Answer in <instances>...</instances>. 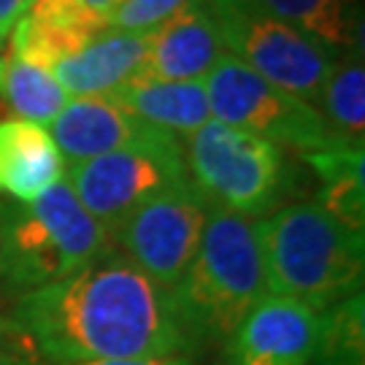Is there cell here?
<instances>
[{
	"mask_svg": "<svg viewBox=\"0 0 365 365\" xmlns=\"http://www.w3.org/2000/svg\"><path fill=\"white\" fill-rule=\"evenodd\" d=\"M257 241L268 295L325 312L363 292V233L330 217L314 200L284 203L257 220Z\"/></svg>",
	"mask_w": 365,
	"mask_h": 365,
	"instance_id": "cell-3",
	"label": "cell"
},
{
	"mask_svg": "<svg viewBox=\"0 0 365 365\" xmlns=\"http://www.w3.org/2000/svg\"><path fill=\"white\" fill-rule=\"evenodd\" d=\"M0 103L16 119L46 125L66 108L68 95L49 71L0 52Z\"/></svg>",
	"mask_w": 365,
	"mask_h": 365,
	"instance_id": "cell-19",
	"label": "cell"
},
{
	"mask_svg": "<svg viewBox=\"0 0 365 365\" xmlns=\"http://www.w3.org/2000/svg\"><path fill=\"white\" fill-rule=\"evenodd\" d=\"M187 176L209 206L247 220H262L287 203L295 165L282 146L209 119L182 144Z\"/></svg>",
	"mask_w": 365,
	"mask_h": 365,
	"instance_id": "cell-5",
	"label": "cell"
},
{
	"mask_svg": "<svg viewBox=\"0 0 365 365\" xmlns=\"http://www.w3.org/2000/svg\"><path fill=\"white\" fill-rule=\"evenodd\" d=\"M209 211L192 182L179 184L133 211L111 233V247L170 292L195 257Z\"/></svg>",
	"mask_w": 365,
	"mask_h": 365,
	"instance_id": "cell-9",
	"label": "cell"
},
{
	"mask_svg": "<svg viewBox=\"0 0 365 365\" xmlns=\"http://www.w3.org/2000/svg\"><path fill=\"white\" fill-rule=\"evenodd\" d=\"M303 163L314 170L319 192L317 206L352 227L365 230V192H363V144H336L319 152H306Z\"/></svg>",
	"mask_w": 365,
	"mask_h": 365,
	"instance_id": "cell-17",
	"label": "cell"
},
{
	"mask_svg": "<svg viewBox=\"0 0 365 365\" xmlns=\"http://www.w3.org/2000/svg\"><path fill=\"white\" fill-rule=\"evenodd\" d=\"M317 111L341 141L363 144L365 133V66L363 52H341L330 71Z\"/></svg>",
	"mask_w": 365,
	"mask_h": 365,
	"instance_id": "cell-20",
	"label": "cell"
},
{
	"mask_svg": "<svg viewBox=\"0 0 365 365\" xmlns=\"http://www.w3.org/2000/svg\"><path fill=\"white\" fill-rule=\"evenodd\" d=\"M187 3L190 0H119L108 11L106 22L114 30H155Z\"/></svg>",
	"mask_w": 365,
	"mask_h": 365,
	"instance_id": "cell-22",
	"label": "cell"
},
{
	"mask_svg": "<svg viewBox=\"0 0 365 365\" xmlns=\"http://www.w3.org/2000/svg\"><path fill=\"white\" fill-rule=\"evenodd\" d=\"M117 3H119V0H117Z\"/></svg>",
	"mask_w": 365,
	"mask_h": 365,
	"instance_id": "cell-28",
	"label": "cell"
},
{
	"mask_svg": "<svg viewBox=\"0 0 365 365\" xmlns=\"http://www.w3.org/2000/svg\"><path fill=\"white\" fill-rule=\"evenodd\" d=\"M66 179L52 133L27 119H0V195L30 203Z\"/></svg>",
	"mask_w": 365,
	"mask_h": 365,
	"instance_id": "cell-15",
	"label": "cell"
},
{
	"mask_svg": "<svg viewBox=\"0 0 365 365\" xmlns=\"http://www.w3.org/2000/svg\"><path fill=\"white\" fill-rule=\"evenodd\" d=\"M268 295L257 220L211 206L200 244L182 282L170 289L190 352L225 346L249 309Z\"/></svg>",
	"mask_w": 365,
	"mask_h": 365,
	"instance_id": "cell-2",
	"label": "cell"
},
{
	"mask_svg": "<svg viewBox=\"0 0 365 365\" xmlns=\"http://www.w3.org/2000/svg\"><path fill=\"white\" fill-rule=\"evenodd\" d=\"M87 9H92L95 14H101V16H108V11L114 9V3L117 0H81Z\"/></svg>",
	"mask_w": 365,
	"mask_h": 365,
	"instance_id": "cell-26",
	"label": "cell"
},
{
	"mask_svg": "<svg viewBox=\"0 0 365 365\" xmlns=\"http://www.w3.org/2000/svg\"><path fill=\"white\" fill-rule=\"evenodd\" d=\"M108 247L66 179L30 203L0 206V282L14 298L63 282Z\"/></svg>",
	"mask_w": 365,
	"mask_h": 365,
	"instance_id": "cell-4",
	"label": "cell"
},
{
	"mask_svg": "<svg viewBox=\"0 0 365 365\" xmlns=\"http://www.w3.org/2000/svg\"><path fill=\"white\" fill-rule=\"evenodd\" d=\"M73 365H195L192 354H165V357H117V360H90Z\"/></svg>",
	"mask_w": 365,
	"mask_h": 365,
	"instance_id": "cell-24",
	"label": "cell"
},
{
	"mask_svg": "<svg viewBox=\"0 0 365 365\" xmlns=\"http://www.w3.org/2000/svg\"><path fill=\"white\" fill-rule=\"evenodd\" d=\"M36 0H0V36L6 38L14 30V25L30 11Z\"/></svg>",
	"mask_w": 365,
	"mask_h": 365,
	"instance_id": "cell-25",
	"label": "cell"
},
{
	"mask_svg": "<svg viewBox=\"0 0 365 365\" xmlns=\"http://www.w3.org/2000/svg\"><path fill=\"white\" fill-rule=\"evenodd\" d=\"M322 312L279 295L257 300L225 344L233 365H314Z\"/></svg>",
	"mask_w": 365,
	"mask_h": 365,
	"instance_id": "cell-10",
	"label": "cell"
},
{
	"mask_svg": "<svg viewBox=\"0 0 365 365\" xmlns=\"http://www.w3.org/2000/svg\"><path fill=\"white\" fill-rule=\"evenodd\" d=\"M365 319L363 292L339 300L322 312V333L314 365H363Z\"/></svg>",
	"mask_w": 365,
	"mask_h": 365,
	"instance_id": "cell-21",
	"label": "cell"
},
{
	"mask_svg": "<svg viewBox=\"0 0 365 365\" xmlns=\"http://www.w3.org/2000/svg\"><path fill=\"white\" fill-rule=\"evenodd\" d=\"M108 98L130 111L133 117L176 138H187L211 119V103L203 81L130 78L108 92Z\"/></svg>",
	"mask_w": 365,
	"mask_h": 365,
	"instance_id": "cell-16",
	"label": "cell"
},
{
	"mask_svg": "<svg viewBox=\"0 0 365 365\" xmlns=\"http://www.w3.org/2000/svg\"><path fill=\"white\" fill-rule=\"evenodd\" d=\"M52 138L66 165H76L108 152L165 141L170 133L133 117L108 95H95L68 101L52 122Z\"/></svg>",
	"mask_w": 365,
	"mask_h": 365,
	"instance_id": "cell-11",
	"label": "cell"
},
{
	"mask_svg": "<svg viewBox=\"0 0 365 365\" xmlns=\"http://www.w3.org/2000/svg\"><path fill=\"white\" fill-rule=\"evenodd\" d=\"M276 19L322 41L339 52H363V14L360 0H257Z\"/></svg>",
	"mask_w": 365,
	"mask_h": 365,
	"instance_id": "cell-18",
	"label": "cell"
},
{
	"mask_svg": "<svg viewBox=\"0 0 365 365\" xmlns=\"http://www.w3.org/2000/svg\"><path fill=\"white\" fill-rule=\"evenodd\" d=\"M103 30H108L106 16L87 9L81 0H36L14 25L11 54L22 63L52 71Z\"/></svg>",
	"mask_w": 365,
	"mask_h": 365,
	"instance_id": "cell-13",
	"label": "cell"
},
{
	"mask_svg": "<svg viewBox=\"0 0 365 365\" xmlns=\"http://www.w3.org/2000/svg\"><path fill=\"white\" fill-rule=\"evenodd\" d=\"M0 365H33L6 317H0Z\"/></svg>",
	"mask_w": 365,
	"mask_h": 365,
	"instance_id": "cell-23",
	"label": "cell"
},
{
	"mask_svg": "<svg viewBox=\"0 0 365 365\" xmlns=\"http://www.w3.org/2000/svg\"><path fill=\"white\" fill-rule=\"evenodd\" d=\"M149 43H152V30L135 33V30L108 27L87 46L60 60L49 73L57 78L66 95L73 98L108 95L144 68Z\"/></svg>",
	"mask_w": 365,
	"mask_h": 365,
	"instance_id": "cell-14",
	"label": "cell"
},
{
	"mask_svg": "<svg viewBox=\"0 0 365 365\" xmlns=\"http://www.w3.org/2000/svg\"><path fill=\"white\" fill-rule=\"evenodd\" d=\"M66 182L111 241V233L138 206L165 190L187 184L190 176L184 165L182 138L170 135L157 144L130 146L66 165Z\"/></svg>",
	"mask_w": 365,
	"mask_h": 365,
	"instance_id": "cell-8",
	"label": "cell"
},
{
	"mask_svg": "<svg viewBox=\"0 0 365 365\" xmlns=\"http://www.w3.org/2000/svg\"><path fill=\"white\" fill-rule=\"evenodd\" d=\"M227 54L217 27L200 0H190L184 9L152 30V43L144 68L133 78L157 81H203Z\"/></svg>",
	"mask_w": 365,
	"mask_h": 365,
	"instance_id": "cell-12",
	"label": "cell"
},
{
	"mask_svg": "<svg viewBox=\"0 0 365 365\" xmlns=\"http://www.w3.org/2000/svg\"><path fill=\"white\" fill-rule=\"evenodd\" d=\"M6 319L33 365L192 354L170 292L114 247L63 282L14 298Z\"/></svg>",
	"mask_w": 365,
	"mask_h": 365,
	"instance_id": "cell-1",
	"label": "cell"
},
{
	"mask_svg": "<svg viewBox=\"0 0 365 365\" xmlns=\"http://www.w3.org/2000/svg\"><path fill=\"white\" fill-rule=\"evenodd\" d=\"M0 52H3V36H0Z\"/></svg>",
	"mask_w": 365,
	"mask_h": 365,
	"instance_id": "cell-27",
	"label": "cell"
},
{
	"mask_svg": "<svg viewBox=\"0 0 365 365\" xmlns=\"http://www.w3.org/2000/svg\"><path fill=\"white\" fill-rule=\"evenodd\" d=\"M203 84L211 103V117L217 122L255 133L282 149L306 155L336 144H349L327 128L314 106L274 87L233 54H225Z\"/></svg>",
	"mask_w": 365,
	"mask_h": 365,
	"instance_id": "cell-7",
	"label": "cell"
},
{
	"mask_svg": "<svg viewBox=\"0 0 365 365\" xmlns=\"http://www.w3.org/2000/svg\"><path fill=\"white\" fill-rule=\"evenodd\" d=\"M227 54L317 108L341 52L276 19L257 0H200Z\"/></svg>",
	"mask_w": 365,
	"mask_h": 365,
	"instance_id": "cell-6",
	"label": "cell"
}]
</instances>
